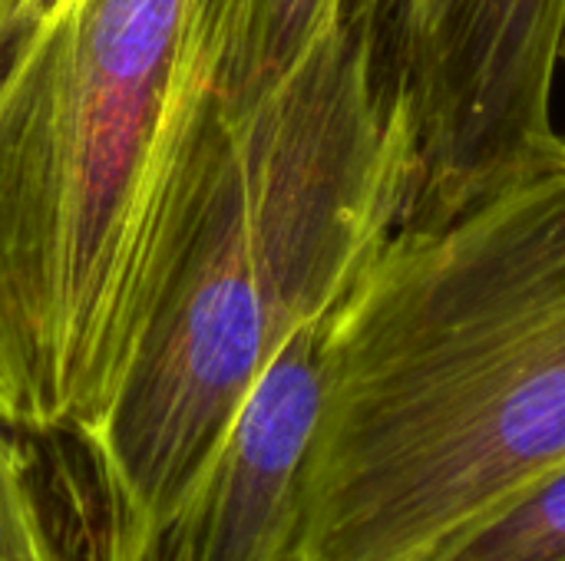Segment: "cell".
I'll return each instance as SVG.
<instances>
[{
	"mask_svg": "<svg viewBox=\"0 0 565 561\" xmlns=\"http://www.w3.org/2000/svg\"><path fill=\"white\" fill-rule=\"evenodd\" d=\"M420 185L401 0H348L245 119L192 145L139 344L89 427L83 561H152L285 341L331 314Z\"/></svg>",
	"mask_w": 565,
	"mask_h": 561,
	"instance_id": "1",
	"label": "cell"
},
{
	"mask_svg": "<svg viewBox=\"0 0 565 561\" xmlns=\"http://www.w3.org/2000/svg\"><path fill=\"white\" fill-rule=\"evenodd\" d=\"M565 463V139L401 225L334 311L288 561H414Z\"/></svg>",
	"mask_w": 565,
	"mask_h": 561,
	"instance_id": "2",
	"label": "cell"
},
{
	"mask_svg": "<svg viewBox=\"0 0 565 561\" xmlns=\"http://www.w3.org/2000/svg\"><path fill=\"white\" fill-rule=\"evenodd\" d=\"M212 0H20L0 60V420L70 440L146 327L209 112Z\"/></svg>",
	"mask_w": 565,
	"mask_h": 561,
	"instance_id": "3",
	"label": "cell"
},
{
	"mask_svg": "<svg viewBox=\"0 0 565 561\" xmlns=\"http://www.w3.org/2000/svg\"><path fill=\"white\" fill-rule=\"evenodd\" d=\"M565 0H401V69L420 185L404 225H437L543 165Z\"/></svg>",
	"mask_w": 565,
	"mask_h": 561,
	"instance_id": "4",
	"label": "cell"
},
{
	"mask_svg": "<svg viewBox=\"0 0 565 561\" xmlns=\"http://www.w3.org/2000/svg\"><path fill=\"white\" fill-rule=\"evenodd\" d=\"M334 311L298 327L265 367L152 561H288L328 390Z\"/></svg>",
	"mask_w": 565,
	"mask_h": 561,
	"instance_id": "5",
	"label": "cell"
},
{
	"mask_svg": "<svg viewBox=\"0 0 565 561\" xmlns=\"http://www.w3.org/2000/svg\"><path fill=\"white\" fill-rule=\"evenodd\" d=\"M348 0H212L209 106L245 119L331 33Z\"/></svg>",
	"mask_w": 565,
	"mask_h": 561,
	"instance_id": "6",
	"label": "cell"
},
{
	"mask_svg": "<svg viewBox=\"0 0 565 561\" xmlns=\"http://www.w3.org/2000/svg\"><path fill=\"white\" fill-rule=\"evenodd\" d=\"M414 561H565V463L463 522Z\"/></svg>",
	"mask_w": 565,
	"mask_h": 561,
	"instance_id": "7",
	"label": "cell"
},
{
	"mask_svg": "<svg viewBox=\"0 0 565 561\" xmlns=\"http://www.w3.org/2000/svg\"><path fill=\"white\" fill-rule=\"evenodd\" d=\"M0 561H66L40 506L20 433L0 420Z\"/></svg>",
	"mask_w": 565,
	"mask_h": 561,
	"instance_id": "8",
	"label": "cell"
},
{
	"mask_svg": "<svg viewBox=\"0 0 565 561\" xmlns=\"http://www.w3.org/2000/svg\"><path fill=\"white\" fill-rule=\"evenodd\" d=\"M17 7H20V0H0V60H3L7 43H10V30H13V20H17Z\"/></svg>",
	"mask_w": 565,
	"mask_h": 561,
	"instance_id": "9",
	"label": "cell"
},
{
	"mask_svg": "<svg viewBox=\"0 0 565 561\" xmlns=\"http://www.w3.org/2000/svg\"><path fill=\"white\" fill-rule=\"evenodd\" d=\"M559 66H565V20H563V40H559Z\"/></svg>",
	"mask_w": 565,
	"mask_h": 561,
	"instance_id": "10",
	"label": "cell"
}]
</instances>
